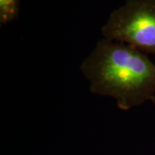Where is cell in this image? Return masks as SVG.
<instances>
[{
    "label": "cell",
    "instance_id": "obj_4",
    "mask_svg": "<svg viewBox=\"0 0 155 155\" xmlns=\"http://www.w3.org/2000/svg\"><path fill=\"white\" fill-rule=\"evenodd\" d=\"M151 102H152V103L153 104V105H154V107H155V97H153V99L151 100Z\"/></svg>",
    "mask_w": 155,
    "mask_h": 155
},
{
    "label": "cell",
    "instance_id": "obj_1",
    "mask_svg": "<svg viewBox=\"0 0 155 155\" xmlns=\"http://www.w3.org/2000/svg\"><path fill=\"white\" fill-rule=\"evenodd\" d=\"M79 69L91 93L114 98L122 110L155 97V64L147 54L129 45L103 38Z\"/></svg>",
    "mask_w": 155,
    "mask_h": 155
},
{
    "label": "cell",
    "instance_id": "obj_2",
    "mask_svg": "<svg viewBox=\"0 0 155 155\" xmlns=\"http://www.w3.org/2000/svg\"><path fill=\"white\" fill-rule=\"evenodd\" d=\"M103 37L155 55V0H127L109 16Z\"/></svg>",
    "mask_w": 155,
    "mask_h": 155
},
{
    "label": "cell",
    "instance_id": "obj_3",
    "mask_svg": "<svg viewBox=\"0 0 155 155\" xmlns=\"http://www.w3.org/2000/svg\"><path fill=\"white\" fill-rule=\"evenodd\" d=\"M19 13V0H0V25L14 21Z\"/></svg>",
    "mask_w": 155,
    "mask_h": 155
}]
</instances>
